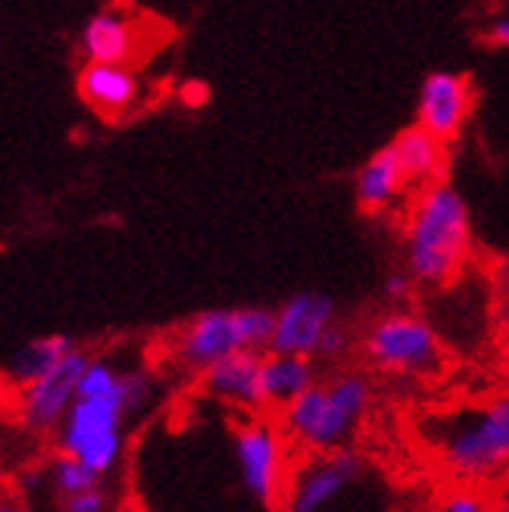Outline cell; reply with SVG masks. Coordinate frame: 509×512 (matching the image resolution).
I'll return each instance as SVG.
<instances>
[{"instance_id": "obj_1", "label": "cell", "mask_w": 509, "mask_h": 512, "mask_svg": "<svg viewBox=\"0 0 509 512\" xmlns=\"http://www.w3.org/2000/svg\"><path fill=\"white\" fill-rule=\"evenodd\" d=\"M419 438L450 481L494 488L509 475V391L435 409L419 422Z\"/></svg>"}, {"instance_id": "obj_2", "label": "cell", "mask_w": 509, "mask_h": 512, "mask_svg": "<svg viewBox=\"0 0 509 512\" xmlns=\"http://www.w3.org/2000/svg\"><path fill=\"white\" fill-rule=\"evenodd\" d=\"M403 250L416 285H453L472 256V219L463 194L447 182L425 185L406 213Z\"/></svg>"}, {"instance_id": "obj_3", "label": "cell", "mask_w": 509, "mask_h": 512, "mask_svg": "<svg viewBox=\"0 0 509 512\" xmlns=\"http://www.w3.org/2000/svg\"><path fill=\"white\" fill-rule=\"evenodd\" d=\"M275 313L247 306V310H207L194 316L175 335L172 353L185 369L203 372L238 350H269Z\"/></svg>"}, {"instance_id": "obj_4", "label": "cell", "mask_w": 509, "mask_h": 512, "mask_svg": "<svg viewBox=\"0 0 509 512\" xmlns=\"http://www.w3.org/2000/svg\"><path fill=\"white\" fill-rule=\"evenodd\" d=\"M366 360L397 378H431L444 369V344L435 325L416 313H385L363 335Z\"/></svg>"}, {"instance_id": "obj_5", "label": "cell", "mask_w": 509, "mask_h": 512, "mask_svg": "<svg viewBox=\"0 0 509 512\" xmlns=\"http://www.w3.org/2000/svg\"><path fill=\"white\" fill-rule=\"evenodd\" d=\"M235 459L244 491L272 509H282L294 472V444L266 413H250L235 425Z\"/></svg>"}, {"instance_id": "obj_6", "label": "cell", "mask_w": 509, "mask_h": 512, "mask_svg": "<svg viewBox=\"0 0 509 512\" xmlns=\"http://www.w3.org/2000/svg\"><path fill=\"white\" fill-rule=\"evenodd\" d=\"M125 397H75L57 428V450L79 456L100 475H113L125 453Z\"/></svg>"}, {"instance_id": "obj_7", "label": "cell", "mask_w": 509, "mask_h": 512, "mask_svg": "<svg viewBox=\"0 0 509 512\" xmlns=\"http://www.w3.org/2000/svg\"><path fill=\"white\" fill-rule=\"evenodd\" d=\"M275 419L300 456L347 447L353 431L360 428V419L347 413L338 397L328 391L325 381H316L300 397H294L282 409H275Z\"/></svg>"}, {"instance_id": "obj_8", "label": "cell", "mask_w": 509, "mask_h": 512, "mask_svg": "<svg viewBox=\"0 0 509 512\" xmlns=\"http://www.w3.org/2000/svg\"><path fill=\"white\" fill-rule=\"evenodd\" d=\"M366 456L353 447H338L328 453H303L282 500V512H322L332 506L350 484L366 475Z\"/></svg>"}, {"instance_id": "obj_9", "label": "cell", "mask_w": 509, "mask_h": 512, "mask_svg": "<svg viewBox=\"0 0 509 512\" xmlns=\"http://www.w3.org/2000/svg\"><path fill=\"white\" fill-rule=\"evenodd\" d=\"M91 363V356L75 347L47 375L22 384L16 400V416L25 431L32 434H50L57 431L79 397V381Z\"/></svg>"}, {"instance_id": "obj_10", "label": "cell", "mask_w": 509, "mask_h": 512, "mask_svg": "<svg viewBox=\"0 0 509 512\" xmlns=\"http://www.w3.org/2000/svg\"><path fill=\"white\" fill-rule=\"evenodd\" d=\"M160 25L154 16H144L132 7H110L97 13L82 35V47L88 60L97 63H119V66H135L150 54V35H160Z\"/></svg>"}, {"instance_id": "obj_11", "label": "cell", "mask_w": 509, "mask_h": 512, "mask_svg": "<svg viewBox=\"0 0 509 512\" xmlns=\"http://www.w3.org/2000/svg\"><path fill=\"white\" fill-rule=\"evenodd\" d=\"M263 350H238L225 360L200 372V388L225 406L250 413H269V400L263 388Z\"/></svg>"}, {"instance_id": "obj_12", "label": "cell", "mask_w": 509, "mask_h": 512, "mask_svg": "<svg viewBox=\"0 0 509 512\" xmlns=\"http://www.w3.org/2000/svg\"><path fill=\"white\" fill-rule=\"evenodd\" d=\"M335 300L319 291L294 294L282 310L275 313V331L269 350L275 353H300L316 356L325 328L335 322Z\"/></svg>"}, {"instance_id": "obj_13", "label": "cell", "mask_w": 509, "mask_h": 512, "mask_svg": "<svg viewBox=\"0 0 509 512\" xmlns=\"http://www.w3.org/2000/svg\"><path fill=\"white\" fill-rule=\"evenodd\" d=\"M472 107H475V88H472L469 75L441 69V72H431L422 82L419 122L428 128V132L444 138L447 144L453 138H460Z\"/></svg>"}, {"instance_id": "obj_14", "label": "cell", "mask_w": 509, "mask_h": 512, "mask_svg": "<svg viewBox=\"0 0 509 512\" xmlns=\"http://www.w3.org/2000/svg\"><path fill=\"white\" fill-rule=\"evenodd\" d=\"M79 94L104 119H116L138 100V75L132 66L91 60L79 72Z\"/></svg>"}, {"instance_id": "obj_15", "label": "cell", "mask_w": 509, "mask_h": 512, "mask_svg": "<svg viewBox=\"0 0 509 512\" xmlns=\"http://www.w3.org/2000/svg\"><path fill=\"white\" fill-rule=\"evenodd\" d=\"M391 147L410 185L425 188L431 182H441V175L447 169V141L438 138L435 132H428L422 122L403 128L391 141Z\"/></svg>"}, {"instance_id": "obj_16", "label": "cell", "mask_w": 509, "mask_h": 512, "mask_svg": "<svg viewBox=\"0 0 509 512\" xmlns=\"http://www.w3.org/2000/svg\"><path fill=\"white\" fill-rule=\"evenodd\" d=\"M406 188H410V182L400 169L394 147L388 144L375 150L356 175V207L363 213H385Z\"/></svg>"}, {"instance_id": "obj_17", "label": "cell", "mask_w": 509, "mask_h": 512, "mask_svg": "<svg viewBox=\"0 0 509 512\" xmlns=\"http://www.w3.org/2000/svg\"><path fill=\"white\" fill-rule=\"evenodd\" d=\"M316 378V356L300 353H275L266 350L263 356V388L269 409H282L294 397H300L307 388H313Z\"/></svg>"}, {"instance_id": "obj_18", "label": "cell", "mask_w": 509, "mask_h": 512, "mask_svg": "<svg viewBox=\"0 0 509 512\" xmlns=\"http://www.w3.org/2000/svg\"><path fill=\"white\" fill-rule=\"evenodd\" d=\"M75 350V341L66 338V335H47V338H35L25 344L13 360H10V369H7V378L10 384H16V388H22V384H29L41 375H47L50 369H54L66 353Z\"/></svg>"}, {"instance_id": "obj_19", "label": "cell", "mask_w": 509, "mask_h": 512, "mask_svg": "<svg viewBox=\"0 0 509 512\" xmlns=\"http://www.w3.org/2000/svg\"><path fill=\"white\" fill-rule=\"evenodd\" d=\"M47 466V494H75V491H85V488H94V484L107 481L100 472H94L88 463H82L79 456H69L63 450H57L50 456Z\"/></svg>"}, {"instance_id": "obj_20", "label": "cell", "mask_w": 509, "mask_h": 512, "mask_svg": "<svg viewBox=\"0 0 509 512\" xmlns=\"http://www.w3.org/2000/svg\"><path fill=\"white\" fill-rule=\"evenodd\" d=\"M431 512H494V491L481 484L450 481V488H444L431 503Z\"/></svg>"}, {"instance_id": "obj_21", "label": "cell", "mask_w": 509, "mask_h": 512, "mask_svg": "<svg viewBox=\"0 0 509 512\" xmlns=\"http://www.w3.org/2000/svg\"><path fill=\"white\" fill-rule=\"evenodd\" d=\"M50 500H54V512H113V491L107 481L75 494H50Z\"/></svg>"}, {"instance_id": "obj_22", "label": "cell", "mask_w": 509, "mask_h": 512, "mask_svg": "<svg viewBox=\"0 0 509 512\" xmlns=\"http://www.w3.org/2000/svg\"><path fill=\"white\" fill-rule=\"evenodd\" d=\"M122 397H125V413L135 416L154 397V381L147 372H122Z\"/></svg>"}, {"instance_id": "obj_23", "label": "cell", "mask_w": 509, "mask_h": 512, "mask_svg": "<svg viewBox=\"0 0 509 512\" xmlns=\"http://www.w3.org/2000/svg\"><path fill=\"white\" fill-rule=\"evenodd\" d=\"M350 347H353V335H350V328H344L338 319L325 328V335H322V341H319V350H316V356L319 360H344V356L350 353Z\"/></svg>"}, {"instance_id": "obj_24", "label": "cell", "mask_w": 509, "mask_h": 512, "mask_svg": "<svg viewBox=\"0 0 509 512\" xmlns=\"http://www.w3.org/2000/svg\"><path fill=\"white\" fill-rule=\"evenodd\" d=\"M413 275L410 272H394V275H388L385 278V297L391 300V303H403L406 297L413 294Z\"/></svg>"}, {"instance_id": "obj_25", "label": "cell", "mask_w": 509, "mask_h": 512, "mask_svg": "<svg viewBox=\"0 0 509 512\" xmlns=\"http://www.w3.org/2000/svg\"><path fill=\"white\" fill-rule=\"evenodd\" d=\"M494 322H497V331H500V338L509 341V288L500 294L497 300V310H494Z\"/></svg>"}, {"instance_id": "obj_26", "label": "cell", "mask_w": 509, "mask_h": 512, "mask_svg": "<svg viewBox=\"0 0 509 512\" xmlns=\"http://www.w3.org/2000/svg\"><path fill=\"white\" fill-rule=\"evenodd\" d=\"M207 97H210V88L203 85V82H188L182 88V100L188 107H200V104H207Z\"/></svg>"}, {"instance_id": "obj_27", "label": "cell", "mask_w": 509, "mask_h": 512, "mask_svg": "<svg viewBox=\"0 0 509 512\" xmlns=\"http://www.w3.org/2000/svg\"><path fill=\"white\" fill-rule=\"evenodd\" d=\"M488 44L491 47H506L509 50V16L497 19L491 29H488Z\"/></svg>"}, {"instance_id": "obj_28", "label": "cell", "mask_w": 509, "mask_h": 512, "mask_svg": "<svg viewBox=\"0 0 509 512\" xmlns=\"http://www.w3.org/2000/svg\"><path fill=\"white\" fill-rule=\"evenodd\" d=\"M0 512H35L16 491H0Z\"/></svg>"}, {"instance_id": "obj_29", "label": "cell", "mask_w": 509, "mask_h": 512, "mask_svg": "<svg viewBox=\"0 0 509 512\" xmlns=\"http://www.w3.org/2000/svg\"><path fill=\"white\" fill-rule=\"evenodd\" d=\"M494 512H509V475L494 484Z\"/></svg>"}, {"instance_id": "obj_30", "label": "cell", "mask_w": 509, "mask_h": 512, "mask_svg": "<svg viewBox=\"0 0 509 512\" xmlns=\"http://www.w3.org/2000/svg\"><path fill=\"white\" fill-rule=\"evenodd\" d=\"M0 481H4V459H0Z\"/></svg>"}, {"instance_id": "obj_31", "label": "cell", "mask_w": 509, "mask_h": 512, "mask_svg": "<svg viewBox=\"0 0 509 512\" xmlns=\"http://www.w3.org/2000/svg\"><path fill=\"white\" fill-rule=\"evenodd\" d=\"M506 366H509V350H506Z\"/></svg>"}]
</instances>
